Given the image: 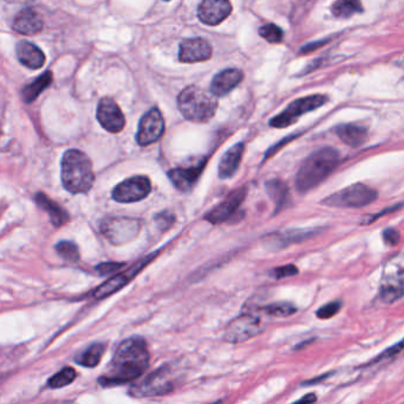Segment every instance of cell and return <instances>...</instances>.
I'll return each instance as SVG.
<instances>
[{"instance_id": "6da1fadb", "label": "cell", "mask_w": 404, "mask_h": 404, "mask_svg": "<svg viewBox=\"0 0 404 404\" xmlns=\"http://www.w3.org/2000/svg\"><path fill=\"white\" fill-rule=\"evenodd\" d=\"M151 361L147 343L142 337H132L118 345L109 371L99 378L102 386L125 384L144 374Z\"/></svg>"}, {"instance_id": "7a4b0ae2", "label": "cell", "mask_w": 404, "mask_h": 404, "mask_svg": "<svg viewBox=\"0 0 404 404\" xmlns=\"http://www.w3.org/2000/svg\"><path fill=\"white\" fill-rule=\"evenodd\" d=\"M340 153L331 147L318 149L307 156L295 177V187L300 194L314 190L338 166Z\"/></svg>"}, {"instance_id": "3957f363", "label": "cell", "mask_w": 404, "mask_h": 404, "mask_svg": "<svg viewBox=\"0 0 404 404\" xmlns=\"http://www.w3.org/2000/svg\"><path fill=\"white\" fill-rule=\"evenodd\" d=\"M95 182L94 168L85 153L69 149L62 159V183L70 194H87Z\"/></svg>"}, {"instance_id": "277c9868", "label": "cell", "mask_w": 404, "mask_h": 404, "mask_svg": "<svg viewBox=\"0 0 404 404\" xmlns=\"http://www.w3.org/2000/svg\"><path fill=\"white\" fill-rule=\"evenodd\" d=\"M179 109L189 121L204 123L209 121L218 109V100L213 93L197 86L183 89L178 97Z\"/></svg>"}, {"instance_id": "5b68a950", "label": "cell", "mask_w": 404, "mask_h": 404, "mask_svg": "<svg viewBox=\"0 0 404 404\" xmlns=\"http://www.w3.org/2000/svg\"><path fill=\"white\" fill-rule=\"evenodd\" d=\"M378 198L377 191L364 184H354L350 187L342 189L336 194L329 196L323 201L328 206L335 208H364L374 203Z\"/></svg>"}, {"instance_id": "8992f818", "label": "cell", "mask_w": 404, "mask_h": 404, "mask_svg": "<svg viewBox=\"0 0 404 404\" xmlns=\"http://www.w3.org/2000/svg\"><path fill=\"white\" fill-rule=\"evenodd\" d=\"M404 297V255L389 261L384 269L379 287V297L386 304L400 300Z\"/></svg>"}, {"instance_id": "52a82bcc", "label": "cell", "mask_w": 404, "mask_h": 404, "mask_svg": "<svg viewBox=\"0 0 404 404\" xmlns=\"http://www.w3.org/2000/svg\"><path fill=\"white\" fill-rule=\"evenodd\" d=\"M140 230L141 222L137 218L106 217L101 224L103 235L115 245H122L135 240Z\"/></svg>"}, {"instance_id": "ba28073f", "label": "cell", "mask_w": 404, "mask_h": 404, "mask_svg": "<svg viewBox=\"0 0 404 404\" xmlns=\"http://www.w3.org/2000/svg\"><path fill=\"white\" fill-rule=\"evenodd\" d=\"M328 102V97L325 95L306 96L302 99L295 100L288 105V107L280 114L277 115L270 121V125L276 128H285L291 126L302 114L314 111Z\"/></svg>"}, {"instance_id": "9c48e42d", "label": "cell", "mask_w": 404, "mask_h": 404, "mask_svg": "<svg viewBox=\"0 0 404 404\" xmlns=\"http://www.w3.org/2000/svg\"><path fill=\"white\" fill-rule=\"evenodd\" d=\"M170 371L167 366L151 372L139 384L134 385L130 393L135 397L160 396L174 389V382L170 378Z\"/></svg>"}, {"instance_id": "30bf717a", "label": "cell", "mask_w": 404, "mask_h": 404, "mask_svg": "<svg viewBox=\"0 0 404 404\" xmlns=\"http://www.w3.org/2000/svg\"><path fill=\"white\" fill-rule=\"evenodd\" d=\"M151 191V180L146 175H137L118 184L113 190V198L118 203L140 202Z\"/></svg>"}, {"instance_id": "8fae6325", "label": "cell", "mask_w": 404, "mask_h": 404, "mask_svg": "<svg viewBox=\"0 0 404 404\" xmlns=\"http://www.w3.org/2000/svg\"><path fill=\"white\" fill-rule=\"evenodd\" d=\"M261 332L260 319L251 314H242L232 321L225 332V340L238 344L251 339Z\"/></svg>"}, {"instance_id": "7c38bea8", "label": "cell", "mask_w": 404, "mask_h": 404, "mask_svg": "<svg viewBox=\"0 0 404 404\" xmlns=\"http://www.w3.org/2000/svg\"><path fill=\"white\" fill-rule=\"evenodd\" d=\"M165 132V120L158 108H151V111L141 119L137 132V140L140 146H148L159 142Z\"/></svg>"}, {"instance_id": "4fadbf2b", "label": "cell", "mask_w": 404, "mask_h": 404, "mask_svg": "<svg viewBox=\"0 0 404 404\" xmlns=\"http://www.w3.org/2000/svg\"><path fill=\"white\" fill-rule=\"evenodd\" d=\"M247 195V187H240L237 190L232 191L219 206H216L214 209L209 211L204 220L209 222L211 224H221L228 221L232 216H235V213L238 211L239 208L245 201Z\"/></svg>"}, {"instance_id": "5bb4252c", "label": "cell", "mask_w": 404, "mask_h": 404, "mask_svg": "<svg viewBox=\"0 0 404 404\" xmlns=\"http://www.w3.org/2000/svg\"><path fill=\"white\" fill-rule=\"evenodd\" d=\"M97 120L101 126L110 133H120L125 126V114L115 100L103 97L97 107Z\"/></svg>"}, {"instance_id": "9a60e30c", "label": "cell", "mask_w": 404, "mask_h": 404, "mask_svg": "<svg viewBox=\"0 0 404 404\" xmlns=\"http://www.w3.org/2000/svg\"><path fill=\"white\" fill-rule=\"evenodd\" d=\"M207 161L201 159L195 161L188 166L173 168L168 172V178L178 190L182 192H188L195 185L197 180L200 178L201 173L204 171Z\"/></svg>"}, {"instance_id": "2e32d148", "label": "cell", "mask_w": 404, "mask_h": 404, "mask_svg": "<svg viewBox=\"0 0 404 404\" xmlns=\"http://www.w3.org/2000/svg\"><path fill=\"white\" fill-rule=\"evenodd\" d=\"M230 0H202L197 15L202 23L207 25H218L232 13Z\"/></svg>"}, {"instance_id": "e0dca14e", "label": "cell", "mask_w": 404, "mask_h": 404, "mask_svg": "<svg viewBox=\"0 0 404 404\" xmlns=\"http://www.w3.org/2000/svg\"><path fill=\"white\" fill-rule=\"evenodd\" d=\"M154 255L151 256L149 259L144 260L139 263L137 266H134V267L130 268L128 271H125V273H118V274L113 275V278H110L106 283H102L101 286L95 290L94 297L99 300H102L104 297H110L113 295V293H116L118 290H122L123 287L127 286L130 280H132L135 275L139 273L144 268V264H147L149 260L153 259Z\"/></svg>"}, {"instance_id": "ac0fdd59", "label": "cell", "mask_w": 404, "mask_h": 404, "mask_svg": "<svg viewBox=\"0 0 404 404\" xmlns=\"http://www.w3.org/2000/svg\"><path fill=\"white\" fill-rule=\"evenodd\" d=\"M213 55L209 43L202 39H186L180 46L179 58L183 63H197L208 61Z\"/></svg>"}, {"instance_id": "d6986e66", "label": "cell", "mask_w": 404, "mask_h": 404, "mask_svg": "<svg viewBox=\"0 0 404 404\" xmlns=\"http://www.w3.org/2000/svg\"><path fill=\"white\" fill-rule=\"evenodd\" d=\"M42 17L34 8H24L19 12L13 22V30L24 36H34L43 30Z\"/></svg>"}, {"instance_id": "ffe728a7", "label": "cell", "mask_w": 404, "mask_h": 404, "mask_svg": "<svg viewBox=\"0 0 404 404\" xmlns=\"http://www.w3.org/2000/svg\"><path fill=\"white\" fill-rule=\"evenodd\" d=\"M244 74L239 69H226L211 81V92L216 96H225L242 81Z\"/></svg>"}, {"instance_id": "44dd1931", "label": "cell", "mask_w": 404, "mask_h": 404, "mask_svg": "<svg viewBox=\"0 0 404 404\" xmlns=\"http://www.w3.org/2000/svg\"><path fill=\"white\" fill-rule=\"evenodd\" d=\"M17 58L22 65L34 70L42 68L46 61L42 50L27 41H22L17 44Z\"/></svg>"}, {"instance_id": "7402d4cb", "label": "cell", "mask_w": 404, "mask_h": 404, "mask_svg": "<svg viewBox=\"0 0 404 404\" xmlns=\"http://www.w3.org/2000/svg\"><path fill=\"white\" fill-rule=\"evenodd\" d=\"M244 151H245V146L242 142H239L223 154L219 164V177L221 180L230 178L235 175V172L238 171L239 165L242 163V156H244Z\"/></svg>"}, {"instance_id": "603a6c76", "label": "cell", "mask_w": 404, "mask_h": 404, "mask_svg": "<svg viewBox=\"0 0 404 404\" xmlns=\"http://www.w3.org/2000/svg\"><path fill=\"white\" fill-rule=\"evenodd\" d=\"M337 135L345 145L358 147L367 142L368 130L358 125H342L337 128Z\"/></svg>"}, {"instance_id": "cb8c5ba5", "label": "cell", "mask_w": 404, "mask_h": 404, "mask_svg": "<svg viewBox=\"0 0 404 404\" xmlns=\"http://www.w3.org/2000/svg\"><path fill=\"white\" fill-rule=\"evenodd\" d=\"M36 202L38 206H41L44 211L49 214L50 220L53 222L55 227H61L68 223L69 215L63 208L58 206L57 203L53 202L48 196L44 194H37L36 195Z\"/></svg>"}, {"instance_id": "d4e9b609", "label": "cell", "mask_w": 404, "mask_h": 404, "mask_svg": "<svg viewBox=\"0 0 404 404\" xmlns=\"http://www.w3.org/2000/svg\"><path fill=\"white\" fill-rule=\"evenodd\" d=\"M53 73L46 72L41 76H38L36 80L32 81L30 84L25 86L22 92L24 101L27 103L34 102V100L37 99L38 96L41 95L46 88L53 83Z\"/></svg>"}, {"instance_id": "484cf974", "label": "cell", "mask_w": 404, "mask_h": 404, "mask_svg": "<svg viewBox=\"0 0 404 404\" xmlns=\"http://www.w3.org/2000/svg\"><path fill=\"white\" fill-rule=\"evenodd\" d=\"M266 191L276 206V213L279 211L286 204L288 198V187L286 184L279 180H270L266 183Z\"/></svg>"}, {"instance_id": "4316f807", "label": "cell", "mask_w": 404, "mask_h": 404, "mask_svg": "<svg viewBox=\"0 0 404 404\" xmlns=\"http://www.w3.org/2000/svg\"><path fill=\"white\" fill-rule=\"evenodd\" d=\"M104 352H106L104 344H94L90 347H88V350L84 351L83 354H81L76 361L85 368H95L99 365Z\"/></svg>"}, {"instance_id": "83f0119b", "label": "cell", "mask_w": 404, "mask_h": 404, "mask_svg": "<svg viewBox=\"0 0 404 404\" xmlns=\"http://www.w3.org/2000/svg\"><path fill=\"white\" fill-rule=\"evenodd\" d=\"M362 10L361 0H337L333 5V13L337 18H349Z\"/></svg>"}, {"instance_id": "f1b7e54d", "label": "cell", "mask_w": 404, "mask_h": 404, "mask_svg": "<svg viewBox=\"0 0 404 404\" xmlns=\"http://www.w3.org/2000/svg\"><path fill=\"white\" fill-rule=\"evenodd\" d=\"M76 371L72 368H65L63 370L53 375V377L50 378L48 382L51 389H61L64 388L67 385L71 384L72 382L76 379Z\"/></svg>"}, {"instance_id": "f546056e", "label": "cell", "mask_w": 404, "mask_h": 404, "mask_svg": "<svg viewBox=\"0 0 404 404\" xmlns=\"http://www.w3.org/2000/svg\"><path fill=\"white\" fill-rule=\"evenodd\" d=\"M261 311L271 317L286 318L295 314L297 307L290 302H276L272 305L265 306Z\"/></svg>"}, {"instance_id": "4dcf8cb0", "label": "cell", "mask_w": 404, "mask_h": 404, "mask_svg": "<svg viewBox=\"0 0 404 404\" xmlns=\"http://www.w3.org/2000/svg\"><path fill=\"white\" fill-rule=\"evenodd\" d=\"M56 250L62 259H64L65 261H69V262H77L80 260L81 255L78 247L74 242H70V241H62V242H60L56 245Z\"/></svg>"}, {"instance_id": "1f68e13d", "label": "cell", "mask_w": 404, "mask_h": 404, "mask_svg": "<svg viewBox=\"0 0 404 404\" xmlns=\"http://www.w3.org/2000/svg\"><path fill=\"white\" fill-rule=\"evenodd\" d=\"M259 34L268 43H280L283 39V30L276 24H266L259 29Z\"/></svg>"}, {"instance_id": "d6a6232c", "label": "cell", "mask_w": 404, "mask_h": 404, "mask_svg": "<svg viewBox=\"0 0 404 404\" xmlns=\"http://www.w3.org/2000/svg\"><path fill=\"white\" fill-rule=\"evenodd\" d=\"M340 307H342V302H333L326 304V305L321 306V309L317 311V317L319 319H330V318L335 317L337 313L340 312Z\"/></svg>"}, {"instance_id": "836d02e7", "label": "cell", "mask_w": 404, "mask_h": 404, "mask_svg": "<svg viewBox=\"0 0 404 404\" xmlns=\"http://www.w3.org/2000/svg\"><path fill=\"white\" fill-rule=\"evenodd\" d=\"M403 350L404 339H402L400 343H397L396 345H393V346L389 347L388 350L382 352L381 355L378 356L377 358H375L371 363L381 362V361H384V359L391 358V357H395V356L398 355V354Z\"/></svg>"}, {"instance_id": "e575fe53", "label": "cell", "mask_w": 404, "mask_h": 404, "mask_svg": "<svg viewBox=\"0 0 404 404\" xmlns=\"http://www.w3.org/2000/svg\"><path fill=\"white\" fill-rule=\"evenodd\" d=\"M298 274V268L293 266V264H287L283 267L276 268L272 271V276L280 278H288V276H293V275Z\"/></svg>"}, {"instance_id": "d590c367", "label": "cell", "mask_w": 404, "mask_h": 404, "mask_svg": "<svg viewBox=\"0 0 404 404\" xmlns=\"http://www.w3.org/2000/svg\"><path fill=\"white\" fill-rule=\"evenodd\" d=\"M123 267H125V263L104 262L97 266L96 269L101 275H109L116 273V271H120Z\"/></svg>"}, {"instance_id": "8d00e7d4", "label": "cell", "mask_w": 404, "mask_h": 404, "mask_svg": "<svg viewBox=\"0 0 404 404\" xmlns=\"http://www.w3.org/2000/svg\"><path fill=\"white\" fill-rule=\"evenodd\" d=\"M155 221L160 228H161V230H167L169 227H172L173 222L175 221V217L173 214L165 211V213H161V214L156 216Z\"/></svg>"}, {"instance_id": "74e56055", "label": "cell", "mask_w": 404, "mask_h": 404, "mask_svg": "<svg viewBox=\"0 0 404 404\" xmlns=\"http://www.w3.org/2000/svg\"><path fill=\"white\" fill-rule=\"evenodd\" d=\"M382 236H383L384 242L389 245H396L400 242V233H398V230L393 229V228H388V229L384 230Z\"/></svg>"}, {"instance_id": "f35d334b", "label": "cell", "mask_w": 404, "mask_h": 404, "mask_svg": "<svg viewBox=\"0 0 404 404\" xmlns=\"http://www.w3.org/2000/svg\"><path fill=\"white\" fill-rule=\"evenodd\" d=\"M400 206H393V208H390V209L384 210V211H383V214H386V213H393V211H396V210L400 209ZM381 215L382 214L375 215L374 217L370 218V220H367V222H365V224H368V223H371V222H374L375 220H377V218L381 217Z\"/></svg>"}, {"instance_id": "ab89813d", "label": "cell", "mask_w": 404, "mask_h": 404, "mask_svg": "<svg viewBox=\"0 0 404 404\" xmlns=\"http://www.w3.org/2000/svg\"><path fill=\"white\" fill-rule=\"evenodd\" d=\"M317 400V397L314 396V393H309L306 395L305 397H302L299 400V402H306V403H312V402H316Z\"/></svg>"}, {"instance_id": "60d3db41", "label": "cell", "mask_w": 404, "mask_h": 404, "mask_svg": "<svg viewBox=\"0 0 404 404\" xmlns=\"http://www.w3.org/2000/svg\"><path fill=\"white\" fill-rule=\"evenodd\" d=\"M165 1H169V0H165Z\"/></svg>"}]
</instances>
